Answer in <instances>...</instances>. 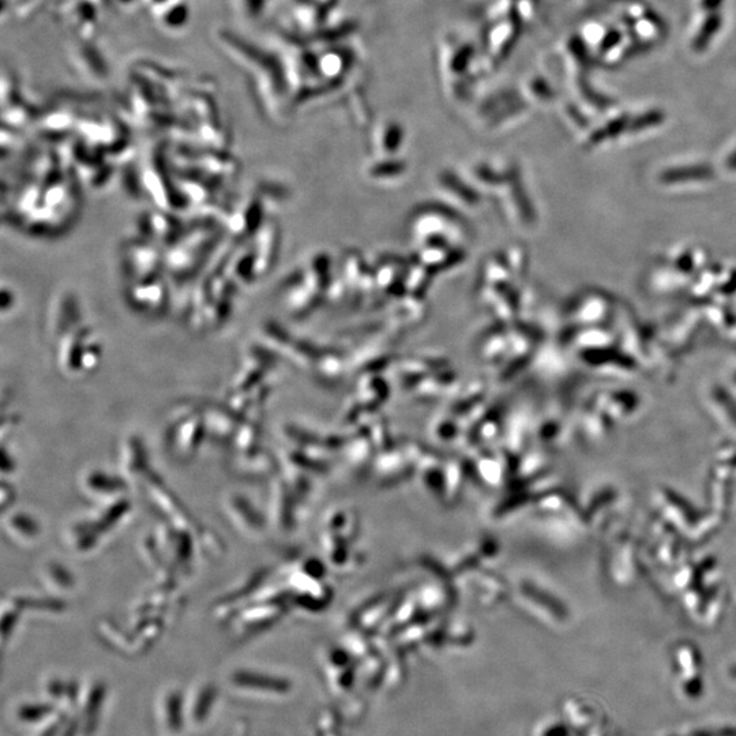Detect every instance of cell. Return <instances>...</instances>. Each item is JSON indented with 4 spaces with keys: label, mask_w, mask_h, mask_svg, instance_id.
<instances>
[{
    "label": "cell",
    "mask_w": 736,
    "mask_h": 736,
    "mask_svg": "<svg viewBox=\"0 0 736 736\" xmlns=\"http://www.w3.org/2000/svg\"><path fill=\"white\" fill-rule=\"evenodd\" d=\"M105 696H107V686L101 679H89L88 682L81 685L77 707V715L81 722V736L96 734Z\"/></svg>",
    "instance_id": "1"
},
{
    "label": "cell",
    "mask_w": 736,
    "mask_h": 736,
    "mask_svg": "<svg viewBox=\"0 0 736 736\" xmlns=\"http://www.w3.org/2000/svg\"><path fill=\"white\" fill-rule=\"evenodd\" d=\"M183 690L171 686L159 694L156 701V719L165 736H178L186 728Z\"/></svg>",
    "instance_id": "2"
},
{
    "label": "cell",
    "mask_w": 736,
    "mask_h": 736,
    "mask_svg": "<svg viewBox=\"0 0 736 736\" xmlns=\"http://www.w3.org/2000/svg\"><path fill=\"white\" fill-rule=\"evenodd\" d=\"M219 690L213 682L202 681L195 683L190 692L184 696V715L186 727L201 728L208 722L217 702Z\"/></svg>",
    "instance_id": "3"
},
{
    "label": "cell",
    "mask_w": 736,
    "mask_h": 736,
    "mask_svg": "<svg viewBox=\"0 0 736 736\" xmlns=\"http://www.w3.org/2000/svg\"><path fill=\"white\" fill-rule=\"evenodd\" d=\"M232 689L243 696H270V694H283L287 692V685L277 679L269 678L261 672L247 670L235 671L229 677Z\"/></svg>",
    "instance_id": "4"
},
{
    "label": "cell",
    "mask_w": 736,
    "mask_h": 736,
    "mask_svg": "<svg viewBox=\"0 0 736 736\" xmlns=\"http://www.w3.org/2000/svg\"><path fill=\"white\" fill-rule=\"evenodd\" d=\"M56 709L58 708L54 704L45 700L22 702V704L18 705L17 711H15V717L22 724L36 726V724L50 717Z\"/></svg>",
    "instance_id": "5"
},
{
    "label": "cell",
    "mask_w": 736,
    "mask_h": 736,
    "mask_svg": "<svg viewBox=\"0 0 736 736\" xmlns=\"http://www.w3.org/2000/svg\"><path fill=\"white\" fill-rule=\"evenodd\" d=\"M67 715L59 709H56L54 713L43 722L36 724L35 730L30 732L29 736H60L62 734L63 726Z\"/></svg>",
    "instance_id": "6"
},
{
    "label": "cell",
    "mask_w": 736,
    "mask_h": 736,
    "mask_svg": "<svg viewBox=\"0 0 736 736\" xmlns=\"http://www.w3.org/2000/svg\"><path fill=\"white\" fill-rule=\"evenodd\" d=\"M66 682L67 679H60L58 677L45 679L43 683V700L51 702L55 707H58L63 694H65Z\"/></svg>",
    "instance_id": "7"
},
{
    "label": "cell",
    "mask_w": 736,
    "mask_h": 736,
    "mask_svg": "<svg viewBox=\"0 0 736 736\" xmlns=\"http://www.w3.org/2000/svg\"><path fill=\"white\" fill-rule=\"evenodd\" d=\"M231 736H249V726L246 722H238L234 726V730L231 732Z\"/></svg>",
    "instance_id": "8"
},
{
    "label": "cell",
    "mask_w": 736,
    "mask_h": 736,
    "mask_svg": "<svg viewBox=\"0 0 736 736\" xmlns=\"http://www.w3.org/2000/svg\"><path fill=\"white\" fill-rule=\"evenodd\" d=\"M165 736V735H164Z\"/></svg>",
    "instance_id": "9"
}]
</instances>
